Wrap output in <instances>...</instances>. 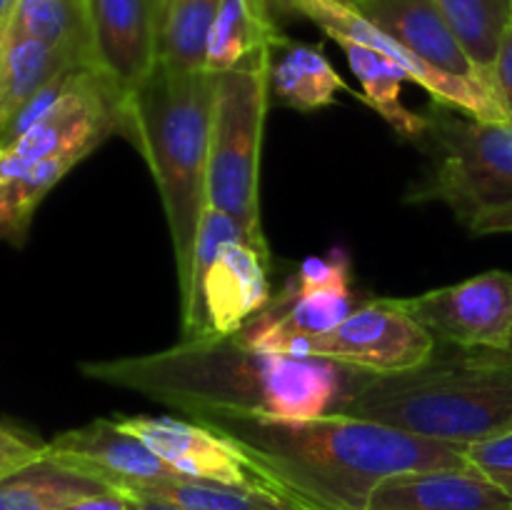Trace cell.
<instances>
[{
  "label": "cell",
  "mask_w": 512,
  "mask_h": 510,
  "mask_svg": "<svg viewBox=\"0 0 512 510\" xmlns=\"http://www.w3.org/2000/svg\"><path fill=\"white\" fill-rule=\"evenodd\" d=\"M353 278V258L345 248L310 255L238 338L263 353L288 355L295 340L328 333L358 308Z\"/></svg>",
  "instance_id": "8"
},
{
  "label": "cell",
  "mask_w": 512,
  "mask_h": 510,
  "mask_svg": "<svg viewBox=\"0 0 512 510\" xmlns=\"http://www.w3.org/2000/svg\"><path fill=\"white\" fill-rule=\"evenodd\" d=\"M80 373L133 390L168 408L198 415L305 420L333 413L360 370L330 360L273 355L238 335L178 340L148 355L88 360Z\"/></svg>",
  "instance_id": "2"
},
{
  "label": "cell",
  "mask_w": 512,
  "mask_h": 510,
  "mask_svg": "<svg viewBox=\"0 0 512 510\" xmlns=\"http://www.w3.org/2000/svg\"><path fill=\"white\" fill-rule=\"evenodd\" d=\"M258 3L263 5L265 15H268L275 25H280L283 20L298 18L300 3H303V0H258Z\"/></svg>",
  "instance_id": "30"
},
{
  "label": "cell",
  "mask_w": 512,
  "mask_h": 510,
  "mask_svg": "<svg viewBox=\"0 0 512 510\" xmlns=\"http://www.w3.org/2000/svg\"><path fill=\"white\" fill-rule=\"evenodd\" d=\"M440 158L408 203H443L475 235L512 233V123L470 115L428 118Z\"/></svg>",
  "instance_id": "5"
},
{
  "label": "cell",
  "mask_w": 512,
  "mask_h": 510,
  "mask_svg": "<svg viewBox=\"0 0 512 510\" xmlns=\"http://www.w3.org/2000/svg\"><path fill=\"white\" fill-rule=\"evenodd\" d=\"M0 35L38 40L93 68L85 0H15Z\"/></svg>",
  "instance_id": "19"
},
{
  "label": "cell",
  "mask_w": 512,
  "mask_h": 510,
  "mask_svg": "<svg viewBox=\"0 0 512 510\" xmlns=\"http://www.w3.org/2000/svg\"><path fill=\"white\" fill-rule=\"evenodd\" d=\"M218 8L220 0H160V63L205 68V43Z\"/></svg>",
  "instance_id": "25"
},
{
  "label": "cell",
  "mask_w": 512,
  "mask_h": 510,
  "mask_svg": "<svg viewBox=\"0 0 512 510\" xmlns=\"http://www.w3.org/2000/svg\"><path fill=\"white\" fill-rule=\"evenodd\" d=\"M480 73L493 80L500 43L512 25V0H433Z\"/></svg>",
  "instance_id": "23"
},
{
  "label": "cell",
  "mask_w": 512,
  "mask_h": 510,
  "mask_svg": "<svg viewBox=\"0 0 512 510\" xmlns=\"http://www.w3.org/2000/svg\"><path fill=\"white\" fill-rule=\"evenodd\" d=\"M130 510H185V508H180V505L175 503H168V500L148 498V495H130Z\"/></svg>",
  "instance_id": "31"
},
{
  "label": "cell",
  "mask_w": 512,
  "mask_h": 510,
  "mask_svg": "<svg viewBox=\"0 0 512 510\" xmlns=\"http://www.w3.org/2000/svg\"><path fill=\"white\" fill-rule=\"evenodd\" d=\"M465 455H468V463L473 468L488 475L498 488H503L512 498V433L468 445Z\"/></svg>",
  "instance_id": "26"
},
{
  "label": "cell",
  "mask_w": 512,
  "mask_h": 510,
  "mask_svg": "<svg viewBox=\"0 0 512 510\" xmlns=\"http://www.w3.org/2000/svg\"><path fill=\"white\" fill-rule=\"evenodd\" d=\"M368 510H512V498L473 465L385 478Z\"/></svg>",
  "instance_id": "16"
},
{
  "label": "cell",
  "mask_w": 512,
  "mask_h": 510,
  "mask_svg": "<svg viewBox=\"0 0 512 510\" xmlns=\"http://www.w3.org/2000/svg\"><path fill=\"white\" fill-rule=\"evenodd\" d=\"M100 490H108V485L45 453L0 480V510H60Z\"/></svg>",
  "instance_id": "22"
},
{
  "label": "cell",
  "mask_w": 512,
  "mask_h": 510,
  "mask_svg": "<svg viewBox=\"0 0 512 510\" xmlns=\"http://www.w3.org/2000/svg\"><path fill=\"white\" fill-rule=\"evenodd\" d=\"M353 8L433 68L455 78L493 85L465 53L433 0H358Z\"/></svg>",
  "instance_id": "15"
},
{
  "label": "cell",
  "mask_w": 512,
  "mask_h": 510,
  "mask_svg": "<svg viewBox=\"0 0 512 510\" xmlns=\"http://www.w3.org/2000/svg\"><path fill=\"white\" fill-rule=\"evenodd\" d=\"M93 68L128 95L158 68L160 0H85Z\"/></svg>",
  "instance_id": "14"
},
{
  "label": "cell",
  "mask_w": 512,
  "mask_h": 510,
  "mask_svg": "<svg viewBox=\"0 0 512 510\" xmlns=\"http://www.w3.org/2000/svg\"><path fill=\"white\" fill-rule=\"evenodd\" d=\"M70 68L85 65L38 40L0 35V135L50 78Z\"/></svg>",
  "instance_id": "21"
},
{
  "label": "cell",
  "mask_w": 512,
  "mask_h": 510,
  "mask_svg": "<svg viewBox=\"0 0 512 510\" xmlns=\"http://www.w3.org/2000/svg\"><path fill=\"white\" fill-rule=\"evenodd\" d=\"M493 85L498 90L500 100H503L505 110H508V118L512 123V25L505 33L503 43H500L498 58L493 65Z\"/></svg>",
  "instance_id": "28"
},
{
  "label": "cell",
  "mask_w": 512,
  "mask_h": 510,
  "mask_svg": "<svg viewBox=\"0 0 512 510\" xmlns=\"http://www.w3.org/2000/svg\"><path fill=\"white\" fill-rule=\"evenodd\" d=\"M435 345L433 335L400 308L398 298H368L328 333L295 340L288 355L388 375L425 363Z\"/></svg>",
  "instance_id": "9"
},
{
  "label": "cell",
  "mask_w": 512,
  "mask_h": 510,
  "mask_svg": "<svg viewBox=\"0 0 512 510\" xmlns=\"http://www.w3.org/2000/svg\"><path fill=\"white\" fill-rule=\"evenodd\" d=\"M130 495L168 500V503L180 505L185 510H305L295 500L268 488L205 483V480L188 478L165 480V483L150 485V488Z\"/></svg>",
  "instance_id": "24"
},
{
  "label": "cell",
  "mask_w": 512,
  "mask_h": 510,
  "mask_svg": "<svg viewBox=\"0 0 512 510\" xmlns=\"http://www.w3.org/2000/svg\"><path fill=\"white\" fill-rule=\"evenodd\" d=\"M335 43L343 48L350 70L363 88L358 98L378 110L385 123L393 125L403 138H423L428 133L430 120L403 105V83L408 80L405 70L370 45L355 43V40H335Z\"/></svg>",
  "instance_id": "20"
},
{
  "label": "cell",
  "mask_w": 512,
  "mask_h": 510,
  "mask_svg": "<svg viewBox=\"0 0 512 510\" xmlns=\"http://www.w3.org/2000/svg\"><path fill=\"white\" fill-rule=\"evenodd\" d=\"M45 453L123 493H138L150 485L180 478L115 418H95L80 428L63 430L48 440Z\"/></svg>",
  "instance_id": "13"
},
{
  "label": "cell",
  "mask_w": 512,
  "mask_h": 510,
  "mask_svg": "<svg viewBox=\"0 0 512 510\" xmlns=\"http://www.w3.org/2000/svg\"><path fill=\"white\" fill-rule=\"evenodd\" d=\"M215 85L218 73L158 63L120 103L118 133L143 155L165 208L180 303L190 293L195 243L208 210Z\"/></svg>",
  "instance_id": "4"
},
{
  "label": "cell",
  "mask_w": 512,
  "mask_h": 510,
  "mask_svg": "<svg viewBox=\"0 0 512 510\" xmlns=\"http://www.w3.org/2000/svg\"><path fill=\"white\" fill-rule=\"evenodd\" d=\"M270 103L313 113L338 100V90H350L323 48L283 38L270 48Z\"/></svg>",
  "instance_id": "17"
},
{
  "label": "cell",
  "mask_w": 512,
  "mask_h": 510,
  "mask_svg": "<svg viewBox=\"0 0 512 510\" xmlns=\"http://www.w3.org/2000/svg\"><path fill=\"white\" fill-rule=\"evenodd\" d=\"M115 420L128 433L138 435L180 478L273 490L270 480L245 458L238 445L195 420L188 423L165 415H123Z\"/></svg>",
  "instance_id": "12"
},
{
  "label": "cell",
  "mask_w": 512,
  "mask_h": 510,
  "mask_svg": "<svg viewBox=\"0 0 512 510\" xmlns=\"http://www.w3.org/2000/svg\"><path fill=\"white\" fill-rule=\"evenodd\" d=\"M300 18L313 20L333 40H355V43L370 45V48L385 53L405 70L408 80L428 90V95H433L445 108L480 120H510L508 110H505L503 100L493 85L455 78V75L433 68L418 55L410 53L408 48H403L398 40L383 33L378 25L370 23L350 3H343V0H303Z\"/></svg>",
  "instance_id": "11"
},
{
  "label": "cell",
  "mask_w": 512,
  "mask_h": 510,
  "mask_svg": "<svg viewBox=\"0 0 512 510\" xmlns=\"http://www.w3.org/2000/svg\"><path fill=\"white\" fill-rule=\"evenodd\" d=\"M283 38L258 0H220L205 43V70L225 73L248 65Z\"/></svg>",
  "instance_id": "18"
},
{
  "label": "cell",
  "mask_w": 512,
  "mask_h": 510,
  "mask_svg": "<svg viewBox=\"0 0 512 510\" xmlns=\"http://www.w3.org/2000/svg\"><path fill=\"white\" fill-rule=\"evenodd\" d=\"M508 350H510V353H512V343H510V348H508Z\"/></svg>",
  "instance_id": "34"
},
{
  "label": "cell",
  "mask_w": 512,
  "mask_h": 510,
  "mask_svg": "<svg viewBox=\"0 0 512 510\" xmlns=\"http://www.w3.org/2000/svg\"><path fill=\"white\" fill-rule=\"evenodd\" d=\"M60 510H130V495L123 493V490L108 488L73 500V503H68Z\"/></svg>",
  "instance_id": "29"
},
{
  "label": "cell",
  "mask_w": 512,
  "mask_h": 510,
  "mask_svg": "<svg viewBox=\"0 0 512 510\" xmlns=\"http://www.w3.org/2000/svg\"><path fill=\"white\" fill-rule=\"evenodd\" d=\"M348 3H350V5H355V3H358V0H348Z\"/></svg>",
  "instance_id": "33"
},
{
  "label": "cell",
  "mask_w": 512,
  "mask_h": 510,
  "mask_svg": "<svg viewBox=\"0 0 512 510\" xmlns=\"http://www.w3.org/2000/svg\"><path fill=\"white\" fill-rule=\"evenodd\" d=\"M270 300V245L208 205L195 243L193 283L180 303V340L238 335Z\"/></svg>",
  "instance_id": "6"
},
{
  "label": "cell",
  "mask_w": 512,
  "mask_h": 510,
  "mask_svg": "<svg viewBox=\"0 0 512 510\" xmlns=\"http://www.w3.org/2000/svg\"><path fill=\"white\" fill-rule=\"evenodd\" d=\"M270 53L218 73L210 123L208 205L233 215L268 245L260 208V153L270 108Z\"/></svg>",
  "instance_id": "7"
},
{
  "label": "cell",
  "mask_w": 512,
  "mask_h": 510,
  "mask_svg": "<svg viewBox=\"0 0 512 510\" xmlns=\"http://www.w3.org/2000/svg\"><path fill=\"white\" fill-rule=\"evenodd\" d=\"M45 445H48L45 440L35 438L28 430L0 423V480L30 465L33 460L43 458Z\"/></svg>",
  "instance_id": "27"
},
{
  "label": "cell",
  "mask_w": 512,
  "mask_h": 510,
  "mask_svg": "<svg viewBox=\"0 0 512 510\" xmlns=\"http://www.w3.org/2000/svg\"><path fill=\"white\" fill-rule=\"evenodd\" d=\"M343 3H348V0H343Z\"/></svg>",
  "instance_id": "35"
},
{
  "label": "cell",
  "mask_w": 512,
  "mask_h": 510,
  "mask_svg": "<svg viewBox=\"0 0 512 510\" xmlns=\"http://www.w3.org/2000/svg\"><path fill=\"white\" fill-rule=\"evenodd\" d=\"M435 343L508 350L512 343V273L488 270L463 283L398 298Z\"/></svg>",
  "instance_id": "10"
},
{
  "label": "cell",
  "mask_w": 512,
  "mask_h": 510,
  "mask_svg": "<svg viewBox=\"0 0 512 510\" xmlns=\"http://www.w3.org/2000/svg\"><path fill=\"white\" fill-rule=\"evenodd\" d=\"M13 3L15 0H0V30H3L5 20H8L10 10H13Z\"/></svg>",
  "instance_id": "32"
},
{
  "label": "cell",
  "mask_w": 512,
  "mask_h": 510,
  "mask_svg": "<svg viewBox=\"0 0 512 510\" xmlns=\"http://www.w3.org/2000/svg\"><path fill=\"white\" fill-rule=\"evenodd\" d=\"M193 420L238 445L273 490L305 510H368L373 490L390 475L470 465L463 445L335 410L305 420L215 413Z\"/></svg>",
  "instance_id": "1"
},
{
  "label": "cell",
  "mask_w": 512,
  "mask_h": 510,
  "mask_svg": "<svg viewBox=\"0 0 512 510\" xmlns=\"http://www.w3.org/2000/svg\"><path fill=\"white\" fill-rule=\"evenodd\" d=\"M335 413L463 448L498 438L512 433V353L438 343L415 368L360 370Z\"/></svg>",
  "instance_id": "3"
}]
</instances>
